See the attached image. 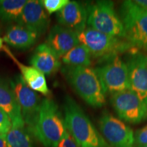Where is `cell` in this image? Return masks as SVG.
<instances>
[{
	"mask_svg": "<svg viewBox=\"0 0 147 147\" xmlns=\"http://www.w3.org/2000/svg\"><path fill=\"white\" fill-rule=\"evenodd\" d=\"M63 108L65 127L79 146L107 147L106 141L72 97L65 95Z\"/></svg>",
	"mask_w": 147,
	"mask_h": 147,
	"instance_id": "cell-1",
	"label": "cell"
},
{
	"mask_svg": "<svg viewBox=\"0 0 147 147\" xmlns=\"http://www.w3.org/2000/svg\"><path fill=\"white\" fill-rule=\"evenodd\" d=\"M61 71L71 87L87 104L93 108L105 105L106 93L95 69L65 65Z\"/></svg>",
	"mask_w": 147,
	"mask_h": 147,
	"instance_id": "cell-2",
	"label": "cell"
},
{
	"mask_svg": "<svg viewBox=\"0 0 147 147\" xmlns=\"http://www.w3.org/2000/svg\"><path fill=\"white\" fill-rule=\"evenodd\" d=\"M66 131L57 104L50 98L42 100L38 120L32 134L45 147H57Z\"/></svg>",
	"mask_w": 147,
	"mask_h": 147,
	"instance_id": "cell-3",
	"label": "cell"
},
{
	"mask_svg": "<svg viewBox=\"0 0 147 147\" xmlns=\"http://www.w3.org/2000/svg\"><path fill=\"white\" fill-rule=\"evenodd\" d=\"M78 37L80 44L87 48L91 57L100 61L135 49L125 39L103 34L90 27L78 34Z\"/></svg>",
	"mask_w": 147,
	"mask_h": 147,
	"instance_id": "cell-4",
	"label": "cell"
},
{
	"mask_svg": "<svg viewBox=\"0 0 147 147\" xmlns=\"http://www.w3.org/2000/svg\"><path fill=\"white\" fill-rule=\"evenodd\" d=\"M119 12L124 27V39L138 50L147 51V10L133 1H125Z\"/></svg>",
	"mask_w": 147,
	"mask_h": 147,
	"instance_id": "cell-5",
	"label": "cell"
},
{
	"mask_svg": "<svg viewBox=\"0 0 147 147\" xmlns=\"http://www.w3.org/2000/svg\"><path fill=\"white\" fill-rule=\"evenodd\" d=\"M88 27L109 36L124 39V27L111 1H97L89 4Z\"/></svg>",
	"mask_w": 147,
	"mask_h": 147,
	"instance_id": "cell-6",
	"label": "cell"
},
{
	"mask_svg": "<svg viewBox=\"0 0 147 147\" xmlns=\"http://www.w3.org/2000/svg\"><path fill=\"white\" fill-rule=\"evenodd\" d=\"M100 63L95 69L106 93L112 95L130 89L127 67L119 55L102 61Z\"/></svg>",
	"mask_w": 147,
	"mask_h": 147,
	"instance_id": "cell-7",
	"label": "cell"
},
{
	"mask_svg": "<svg viewBox=\"0 0 147 147\" xmlns=\"http://www.w3.org/2000/svg\"><path fill=\"white\" fill-rule=\"evenodd\" d=\"M110 102L121 121L138 124L147 120V106L131 89L112 94Z\"/></svg>",
	"mask_w": 147,
	"mask_h": 147,
	"instance_id": "cell-8",
	"label": "cell"
},
{
	"mask_svg": "<svg viewBox=\"0 0 147 147\" xmlns=\"http://www.w3.org/2000/svg\"><path fill=\"white\" fill-rule=\"evenodd\" d=\"M21 110L27 129L32 133L39 115L42 100L37 92L27 85L21 75H17L10 82Z\"/></svg>",
	"mask_w": 147,
	"mask_h": 147,
	"instance_id": "cell-9",
	"label": "cell"
},
{
	"mask_svg": "<svg viewBox=\"0 0 147 147\" xmlns=\"http://www.w3.org/2000/svg\"><path fill=\"white\" fill-rule=\"evenodd\" d=\"M99 126L104 138L113 147H135L133 130L121 119L105 112L100 117Z\"/></svg>",
	"mask_w": 147,
	"mask_h": 147,
	"instance_id": "cell-10",
	"label": "cell"
},
{
	"mask_svg": "<svg viewBox=\"0 0 147 147\" xmlns=\"http://www.w3.org/2000/svg\"><path fill=\"white\" fill-rule=\"evenodd\" d=\"M126 61L130 89L147 106V55L134 49Z\"/></svg>",
	"mask_w": 147,
	"mask_h": 147,
	"instance_id": "cell-11",
	"label": "cell"
},
{
	"mask_svg": "<svg viewBox=\"0 0 147 147\" xmlns=\"http://www.w3.org/2000/svg\"><path fill=\"white\" fill-rule=\"evenodd\" d=\"M17 23L38 36L45 34L49 28V18L45 13L42 1H27Z\"/></svg>",
	"mask_w": 147,
	"mask_h": 147,
	"instance_id": "cell-12",
	"label": "cell"
},
{
	"mask_svg": "<svg viewBox=\"0 0 147 147\" xmlns=\"http://www.w3.org/2000/svg\"><path fill=\"white\" fill-rule=\"evenodd\" d=\"M59 25L80 34L87 28V9L81 3L69 1L60 11L57 12Z\"/></svg>",
	"mask_w": 147,
	"mask_h": 147,
	"instance_id": "cell-13",
	"label": "cell"
},
{
	"mask_svg": "<svg viewBox=\"0 0 147 147\" xmlns=\"http://www.w3.org/2000/svg\"><path fill=\"white\" fill-rule=\"evenodd\" d=\"M78 34L59 25H55L49 32L45 44L61 59L74 47L80 44Z\"/></svg>",
	"mask_w": 147,
	"mask_h": 147,
	"instance_id": "cell-14",
	"label": "cell"
},
{
	"mask_svg": "<svg viewBox=\"0 0 147 147\" xmlns=\"http://www.w3.org/2000/svg\"><path fill=\"white\" fill-rule=\"evenodd\" d=\"M30 64L47 76L56 73L61 66L60 58L45 43L36 48L31 57Z\"/></svg>",
	"mask_w": 147,
	"mask_h": 147,
	"instance_id": "cell-15",
	"label": "cell"
},
{
	"mask_svg": "<svg viewBox=\"0 0 147 147\" xmlns=\"http://www.w3.org/2000/svg\"><path fill=\"white\" fill-rule=\"evenodd\" d=\"M3 50L15 62L21 71V76L23 80L31 89L36 92L40 93L41 94L45 95L46 96L50 94V90L47 86L45 75H44L39 70H38L32 66L25 65L18 61L17 59L12 54L10 50L5 46H3Z\"/></svg>",
	"mask_w": 147,
	"mask_h": 147,
	"instance_id": "cell-16",
	"label": "cell"
},
{
	"mask_svg": "<svg viewBox=\"0 0 147 147\" xmlns=\"http://www.w3.org/2000/svg\"><path fill=\"white\" fill-rule=\"evenodd\" d=\"M38 37L35 33L18 24L9 27L3 41L15 49L25 50L36 43Z\"/></svg>",
	"mask_w": 147,
	"mask_h": 147,
	"instance_id": "cell-17",
	"label": "cell"
},
{
	"mask_svg": "<svg viewBox=\"0 0 147 147\" xmlns=\"http://www.w3.org/2000/svg\"><path fill=\"white\" fill-rule=\"evenodd\" d=\"M0 108L8 115L11 122L23 119L15 93L4 79L0 78Z\"/></svg>",
	"mask_w": 147,
	"mask_h": 147,
	"instance_id": "cell-18",
	"label": "cell"
},
{
	"mask_svg": "<svg viewBox=\"0 0 147 147\" xmlns=\"http://www.w3.org/2000/svg\"><path fill=\"white\" fill-rule=\"evenodd\" d=\"M11 127L5 136L8 147H33L28 129L23 119L11 122Z\"/></svg>",
	"mask_w": 147,
	"mask_h": 147,
	"instance_id": "cell-19",
	"label": "cell"
},
{
	"mask_svg": "<svg viewBox=\"0 0 147 147\" xmlns=\"http://www.w3.org/2000/svg\"><path fill=\"white\" fill-rule=\"evenodd\" d=\"M91 55L85 46L79 44L64 55L61 59L65 65L89 67L91 64Z\"/></svg>",
	"mask_w": 147,
	"mask_h": 147,
	"instance_id": "cell-20",
	"label": "cell"
},
{
	"mask_svg": "<svg viewBox=\"0 0 147 147\" xmlns=\"http://www.w3.org/2000/svg\"><path fill=\"white\" fill-rule=\"evenodd\" d=\"M27 2L26 0H0V18L17 23Z\"/></svg>",
	"mask_w": 147,
	"mask_h": 147,
	"instance_id": "cell-21",
	"label": "cell"
},
{
	"mask_svg": "<svg viewBox=\"0 0 147 147\" xmlns=\"http://www.w3.org/2000/svg\"><path fill=\"white\" fill-rule=\"evenodd\" d=\"M42 1L44 8L48 13L52 14L53 12H58L69 3V0H44Z\"/></svg>",
	"mask_w": 147,
	"mask_h": 147,
	"instance_id": "cell-22",
	"label": "cell"
},
{
	"mask_svg": "<svg viewBox=\"0 0 147 147\" xmlns=\"http://www.w3.org/2000/svg\"><path fill=\"white\" fill-rule=\"evenodd\" d=\"M135 147L147 146V125L137 130L134 134Z\"/></svg>",
	"mask_w": 147,
	"mask_h": 147,
	"instance_id": "cell-23",
	"label": "cell"
},
{
	"mask_svg": "<svg viewBox=\"0 0 147 147\" xmlns=\"http://www.w3.org/2000/svg\"><path fill=\"white\" fill-rule=\"evenodd\" d=\"M10 119L6 113L3 111L2 108H0V128L2 131L3 134L6 136V134L11 127Z\"/></svg>",
	"mask_w": 147,
	"mask_h": 147,
	"instance_id": "cell-24",
	"label": "cell"
},
{
	"mask_svg": "<svg viewBox=\"0 0 147 147\" xmlns=\"http://www.w3.org/2000/svg\"><path fill=\"white\" fill-rule=\"evenodd\" d=\"M57 147H80L78 144H77L74 138L72 137V136L69 134V132L67 131L66 129V131L64 134L63 138L61 140V141L59 143Z\"/></svg>",
	"mask_w": 147,
	"mask_h": 147,
	"instance_id": "cell-25",
	"label": "cell"
},
{
	"mask_svg": "<svg viewBox=\"0 0 147 147\" xmlns=\"http://www.w3.org/2000/svg\"><path fill=\"white\" fill-rule=\"evenodd\" d=\"M133 1L139 7L147 10V0H135Z\"/></svg>",
	"mask_w": 147,
	"mask_h": 147,
	"instance_id": "cell-26",
	"label": "cell"
},
{
	"mask_svg": "<svg viewBox=\"0 0 147 147\" xmlns=\"http://www.w3.org/2000/svg\"><path fill=\"white\" fill-rule=\"evenodd\" d=\"M0 147H8L5 140V136L0 135Z\"/></svg>",
	"mask_w": 147,
	"mask_h": 147,
	"instance_id": "cell-27",
	"label": "cell"
},
{
	"mask_svg": "<svg viewBox=\"0 0 147 147\" xmlns=\"http://www.w3.org/2000/svg\"><path fill=\"white\" fill-rule=\"evenodd\" d=\"M3 47V39H1V38H0V50H1V49H2Z\"/></svg>",
	"mask_w": 147,
	"mask_h": 147,
	"instance_id": "cell-28",
	"label": "cell"
},
{
	"mask_svg": "<svg viewBox=\"0 0 147 147\" xmlns=\"http://www.w3.org/2000/svg\"><path fill=\"white\" fill-rule=\"evenodd\" d=\"M0 135H3V136H5V135H4V134H3V133H2V131H1V128H0Z\"/></svg>",
	"mask_w": 147,
	"mask_h": 147,
	"instance_id": "cell-29",
	"label": "cell"
},
{
	"mask_svg": "<svg viewBox=\"0 0 147 147\" xmlns=\"http://www.w3.org/2000/svg\"><path fill=\"white\" fill-rule=\"evenodd\" d=\"M141 147H147V146H141Z\"/></svg>",
	"mask_w": 147,
	"mask_h": 147,
	"instance_id": "cell-30",
	"label": "cell"
}]
</instances>
